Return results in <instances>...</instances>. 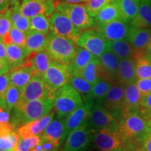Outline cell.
<instances>
[{"instance_id":"cell-28","label":"cell","mask_w":151,"mask_h":151,"mask_svg":"<svg viewBox=\"0 0 151 151\" xmlns=\"http://www.w3.org/2000/svg\"><path fill=\"white\" fill-rule=\"evenodd\" d=\"M96 23H104L117 19H121L120 11L115 0L105 6L94 17Z\"/></svg>"},{"instance_id":"cell-53","label":"cell","mask_w":151,"mask_h":151,"mask_svg":"<svg viewBox=\"0 0 151 151\" xmlns=\"http://www.w3.org/2000/svg\"><path fill=\"white\" fill-rule=\"evenodd\" d=\"M11 4L8 0H0V13L5 12L10 8Z\"/></svg>"},{"instance_id":"cell-50","label":"cell","mask_w":151,"mask_h":151,"mask_svg":"<svg viewBox=\"0 0 151 151\" xmlns=\"http://www.w3.org/2000/svg\"><path fill=\"white\" fill-rule=\"evenodd\" d=\"M0 59H1L9 64L6 53V45L4 43L2 38H0Z\"/></svg>"},{"instance_id":"cell-37","label":"cell","mask_w":151,"mask_h":151,"mask_svg":"<svg viewBox=\"0 0 151 151\" xmlns=\"http://www.w3.org/2000/svg\"><path fill=\"white\" fill-rule=\"evenodd\" d=\"M25 39L26 33L13 26L10 31L2 37V40L6 45L13 43L22 47L25 46Z\"/></svg>"},{"instance_id":"cell-35","label":"cell","mask_w":151,"mask_h":151,"mask_svg":"<svg viewBox=\"0 0 151 151\" xmlns=\"http://www.w3.org/2000/svg\"><path fill=\"white\" fill-rule=\"evenodd\" d=\"M135 60L137 78H151V56L150 55L146 52L141 54Z\"/></svg>"},{"instance_id":"cell-38","label":"cell","mask_w":151,"mask_h":151,"mask_svg":"<svg viewBox=\"0 0 151 151\" xmlns=\"http://www.w3.org/2000/svg\"><path fill=\"white\" fill-rule=\"evenodd\" d=\"M29 19V30H35L45 34L50 32V18L45 14L37 15Z\"/></svg>"},{"instance_id":"cell-42","label":"cell","mask_w":151,"mask_h":151,"mask_svg":"<svg viewBox=\"0 0 151 151\" xmlns=\"http://www.w3.org/2000/svg\"><path fill=\"white\" fill-rule=\"evenodd\" d=\"M113 0H88L85 4L89 14L94 18L97 13Z\"/></svg>"},{"instance_id":"cell-55","label":"cell","mask_w":151,"mask_h":151,"mask_svg":"<svg viewBox=\"0 0 151 151\" xmlns=\"http://www.w3.org/2000/svg\"><path fill=\"white\" fill-rule=\"evenodd\" d=\"M11 5H20L23 0H8Z\"/></svg>"},{"instance_id":"cell-17","label":"cell","mask_w":151,"mask_h":151,"mask_svg":"<svg viewBox=\"0 0 151 151\" xmlns=\"http://www.w3.org/2000/svg\"><path fill=\"white\" fill-rule=\"evenodd\" d=\"M141 98L142 96L136 82L124 86L123 104L120 111L121 117L130 113H139Z\"/></svg>"},{"instance_id":"cell-61","label":"cell","mask_w":151,"mask_h":151,"mask_svg":"<svg viewBox=\"0 0 151 151\" xmlns=\"http://www.w3.org/2000/svg\"><path fill=\"white\" fill-rule=\"evenodd\" d=\"M38 151H48V150H38Z\"/></svg>"},{"instance_id":"cell-19","label":"cell","mask_w":151,"mask_h":151,"mask_svg":"<svg viewBox=\"0 0 151 151\" xmlns=\"http://www.w3.org/2000/svg\"><path fill=\"white\" fill-rule=\"evenodd\" d=\"M151 37V28L132 25L127 40L139 54L146 53Z\"/></svg>"},{"instance_id":"cell-62","label":"cell","mask_w":151,"mask_h":151,"mask_svg":"<svg viewBox=\"0 0 151 151\" xmlns=\"http://www.w3.org/2000/svg\"><path fill=\"white\" fill-rule=\"evenodd\" d=\"M7 151H14L13 150H7Z\"/></svg>"},{"instance_id":"cell-11","label":"cell","mask_w":151,"mask_h":151,"mask_svg":"<svg viewBox=\"0 0 151 151\" xmlns=\"http://www.w3.org/2000/svg\"><path fill=\"white\" fill-rule=\"evenodd\" d=\"M92 141V132L87 122L68 134L63 150L88 151Z\"/></svg>"},{"instance_id":"cell-1","label":"cell","mask_w":151,"mask_h":151,"mask_svg":"<svg viewBox=\"0 0 151 151\" xmlns=\"http://www.w3.org/2000/svg\"><path fill=\"white\" fill-rule=\"evenodd\" d=\"M149 126L144 116L140 113H133L121 117L117 132L128 151L141 144L148 133Z\"/></svg>"},{"instance_id":"cell-27","label":"cell","mask_w":151,"mask_h":151,"mask_svg":"<svg viewBox=\"0 0 151 151\" xmlns=\"http://www.w3.org/2000/svg\"><path fill=\"white\" fill-rule=\"evenodd\" d=\"M6 53L9 65L14 69L23 65L30 52L24 47L12 43L6 45Z\"/></svg>"},{"instance_id":"cell-12","label":"cell","mask_w":151,"mask_h":151,"mask_svg":"<svg viewBox=\"0 0 151 151\" xmlns=\"http://www.w3.org/2000/svg\"><path fill=\"white\" fill-rule=\"evenodd\" d=\"M54 95L49 90L42 78L33 76L29 82L20 90V97L18 104L41 99H53Z\"/></svg>"},{"instance_id":"cell-43","label":"cell","mask_w":151,"mask_h":151,"mask_svg":"<svg viewBox=\"0 0 151 151\" xmlns=\"http://www.w3.org/2000/svg\"><path fill=\"white\" fill-rule=\"evenodd\" d=\"M12 27L9 9L5 12L0 13V38H2Z\"/></svg>"},{"instance_id":"cell-59","label":"cell","mask_w":151,"mask_h":151,"mask_svg":"<svg viewBox=\"0 0 151 151\" xmlns=\"http://www.w3.org/2000/svg\"><path fill=\"white\" fill-rule=\"evenodd\" d=\"M132 151H145L144 150H143V149H142V148H135V149H134Z\"/></svg>"},{"instance_id":"cell-51","label":"cell","mask_w":151,"mask_h":151,"mask_svg":"<svg viewBox=\"0 0 151 151\" xmlns=\"http://www.w3.org/2000/svg\"><path fill=\"white\" fill-rule=\"evenodd\" d=\"M9 120H10L9 112L0 105V122H9Z\"/></svg>"},{"instance_id":"cell-20","label":"cell","mask_w":151,"mask_h":151,"mask_svg":"<svg viewBox=\"0 0 151 151\" xmlns=\"http://www.w3.org/2000/svg\"><path fill=\"white\" fill-rule=\"evenodd\" d=\"M67 137L64 120L60 118L52 120L41 134V139L53 143L58 148Z\"/></svg>"},{"instance_id":"cell-45","label":"cell","mask_w":151,"mask_h":151,"mask_svg":"<svg viewBox=\"0 0 151 151\" xmlns=\"http://www.w3.org/2000/svg\"><path fill=\"white\" fill-rule=\"evenodd\" d=\"M139 113L146 118L151 115V93L141 98Z\"/></svg>"},{"instance_id":"cell-3","label":"cell","mask_w":151,"mask_h":151,"mask_svg":"<svg viewBox=\"0 0 151 151\" xmlns=\"http://www.w3.org/2000/svg\"><path fill=\"white\" fill-rule=\"evenodd\" d=\"M54 111L58 118H65L84 104L81 94L69 84H66L55 93Z\"/></svg>"},{"instance_id":"cell-33","label":"cell","mask_w":151,"mask_h":151,"mask_svg":"<svg viewBox=\"0 0 151 151\" xmlns=\"http://www.w3.org/2000/svg\"><path fill=\"white\" fill-rule=\"evenodd\" d=\"M13 27L26 33L29 30L30 19L27 18L20 11V5H12L9 8Z\"/></svg>"},{"instance_id":"cell-47","label":"cell","mask_w":151,"mask_h":151,"mask_svg":"<svg viewBox=\"0 0 151 151\" xmlns=\"http://www.w3.org/2000/svg\"><path fill=\"white\" fill-rule=\"evenodd\" d=\"M57 0H44L43 1V9H44V14L48 18L56 11Z\"/></svg>"},{"instance_id":"cell-57","label":"cell","mask_w":151,"mask_h":151,"mask_svg":"<svg viewBox=\"0 0 151 151\" xmlns=\"http://www.w3.org/2000/svg\"><path fill=\"white\" fill-rule=\"evenodd\" d=\"M146 119L147 120V122H148L149 127H151V115H150L148 117H147Z\"/></svg>"},{"instance_id":"cell-36","label":"cell","mask_w":151,"mask_h":151,"mask_svg":"<svg viewBox=\"0 0 151 151\" xmlns=\"http://www.w3.org/2000/svg\"><path fill=\"white\" fill-rule=\"evenodd\" d=\"M112 83L105 80H99L96 83L92 85L91 97L96 104H101L104 98L112 86Z\"/></svg>"},{"instance_id":"cell-41","label":"cell","mask_w":151,"mask_h":151,"mask_svg":"<svg viewBox=\"0 0 151 151\" xmlns=\"http://www.w3.org/2000/svg\"><path fill=\"white\" fill-rule=\"evenodd\" d=\"M20 139L18 134L14 132L9 134L0 136V151L13 150L18 144Z\"/></svg>"},{"instance_id":"cell-31","label":"cell","mask_w":151,"mask_h":151,"mask_svg":"<svg viewBox=\"0 0 151 151\" xmlns=\"http://www.w3.org/2000/svg\"><path fill=\"white\" fill-rule=\"evenodd\" d=\"M132 25L151 28V4L140 1L139 11L135 18L131 22Z\"/></svg>"},{"instance_id":"cell-18","label":"cell","mask_w":151,"mask_h":151,"mask_svg":"<svg viewBox=\"0 0 151 151\" xmlns=\"http://www.w3.org/2000/svg\"><path fill=\"white\" fill-rule=\"evenodd\" d=\"M55 113V112L52 111L42 118L21 125L17 129V133L22 139L34 136H41L46 127L52 120Z\"/></svg>"},{"instance_id":"cell-22","label":"cell","mask_w":151,"mask_h":151,"mask_svg":"<svg viewBox=\"0 0 151 151\" xmlns=\"http://www.w3.org/2000/svg\"><path fill=\"white\" fill-rule=\"evenodd\" d=\"M137 80L136 60L134 58H128L120 60L117 76V83L126 86L127 84L135 83Z\"/></svg>"},{"instance_id":"cell-30","label":"cell","mask_w":151,"mask_h":151,"mask_svg":"<svg viewBox=\"0 0 151 151\" xmlns=\"http://www.w3.org/2000/svg\"><path fill=\"white\" fill-rule=\"evenodd\" d=\"M68 84L72 86L81 94L83 101L92 99L91 97L92 85L83 77L78 75H71L68 80Z\"/></svg>"},{"instance_id":"cell-4","label":"cell","mask_w":151,"mask_h":151,"mask_svg":"<svg viewBox=\"0 0 151 151\" xmlns=\"http://www.w3.org/2000/svg\"><path fill=\"white\" fill-rule=\"evenodd\" d=\"M76 47V43L71 39L57 35L51 32L48 33L46 50L54 60L68 65L75 55Z\"/></svg>"},{"instance_id":"cell-9","label":"cell","mask_w":151,"mask_h":151,"mask_svg":"<svg viewBox=\"0 0 151 151\" xmlns=\"http://www.w3.org/2000/svg\"><path fill=\"white\" fill-rule=\"evenodd\" d=\"M50 32L71 39L76 43L82 30L76 27L66 15L55 11L50 18Z\"/></svg>"},{"instance_id":"cell-63","label":"cell","mask_w":151,"mask_h":151,"mask_svg":"<svg viewBox=\"0 0 151 151\" xmlns=\"http://www.w3.org/2000/svg\"><path fill=\"white\" fill-rule=\"evenodd\" d=\"M62 151H64V150H62Z\"/></svg>"},{"instance_id":"cell-5","label":"cell","mask_w":151,"mask_h":151,"mask_svg":"<svg viewBox=\"0 0 151 151\" xmlns=\"http://www.w3.org/2000/svg\"><path fill=\"white\" fill-rule=\"evenodd\" d=\"M56 11L66 15L76 27L81 30L88 29L96 24L94 18L87 10L85 3L72 4L58 1Z\"/></svg>"},{"instance_id":"cell-46","label":"cell","mask_w":151,"mask_h":151,"mask_svg":"<svg viewBox=\"0 0 151 151\" xmlns=\"http://www.w3.org/2000/svg\"><path fill=\"white\" fill-rule=\"evenodd\" d=\"M136 84L142 97H145L151 93V78L137 79Z\"/></svg>"},{"instance_id":"cell-6","label":"cell","mask_w":151,"mask_h":151,"mask_svg":"<svg viewBox=\"0 0 151 151\" xmlns=\"http://www.w3.org/2000/svg\"><path fill=\"white\" fill-rule=\"evenodd\" d=\"M131 27V22L117 19L104 23H96L93 29L107 41H113L127 39Z\"/></svg>"},{"instance_id":"cell-56","label":"cell","mask_w":151,"mask_h":151,"mask_svg":"<svg viewBox=\"0 0 151 151\" xmlns=\"http://www.w3.org/2000/svg\"><path fill=\"white\" fill-rule=\"evenodd\" d=\"M146 53H148L151 56V37L150 39V41H149V43H148V48H147V50H146Z\"/></svg>"},{"instance_id":"cell-58","label":"cell","mask_w":151,"mask_h":151,"mask_svg":"<svg viewBox=\"0 0 151 151\" xmlns=\"http://www.w3.org/2000/svg\"><path fill=\"white\" fill-rule=\"evenodd\" d=\"M137 1H139V2H140V1H144V2L150 4H151V0H137Z\"/></svg>"},{"instance_id":"cell-21","label":"cell","mask_w":151,"mask_h":151,"mask_svg":"<svg viewBox=\"0 0 151 151\" xmlns=\"http://www.w3.org/2000/svg\"><path fill=\"white\" fill-rule=\"evenodd\" d=\"M124 97V86L113 84L102 101V104L111 112L120 111Z\"/></svg>"},{"instance_id":"cell-60","label":"cell","mask_w":151,"mask_h":151,"mask_svg":"<svg viewBox=\"0 0 151 151\" xmlns=\"http://www.w3.org/2000/svg\"><path fill=\"white\" fill-rule=\"evenodd\" d=\"M117 151H128V150H127V149H122V150H119Z\"/></svg>"},{"instance_id":"cell-40","label":"cell","mask_w":151,"mask_h":151,"mask_svg":"<svg viewBox=\"0 0 151 151\" xmlns=\"http://www.w3.org/2000/svg\"><path fill=\"white\" fill-rule=\"evenodd\" d=\"M42 141L41 136H34L28 138H20L18 144L14 147V151H30L32 148Z\"/></svg>"},{"instance_id":"cell-48","label":"cell","mask_w":151,"mask_h":151,"mask_svg":"<svg viewBox=\"0 0 151 151\" xmlns=\"http://www.w3.org/2000/svg\"><path fill=\"white\" fill-rule=\"evenodd\" d=\"M14 127L10 122H0V136L9 134L12 133Z\"/></svg>"},{"instance_id":"cell-2","label":"cell","mask_w":151,"mask_h":151,"mask_svg":"<svg viewBox=\"0 0 151 151\" xmlns=\"http://www.w3.org/2000/svg\"><path fill=\"white\" fill-rule=\"evenodd\" d=\"M54 107L53 99H41L18 104L14 108L11 119L14 128L38 120L52 111Z\"/></svg>"},{"instance_id":"cell-16","label":"cell","mask_w":151,"mask_h":151,"mask_svg":"<svg viewBox=\"0 0 151 151\" xmlns=\"http://www.w3.org/2000/svg\"><path fill=\"white\" fill-rule=\"evenodd\" d=\"M53 59L46 50L33 52L29 54L24 65L29 67L33 76L43 78Z\"/></svg>"},{"instance_id":"cell-14","label":"cell","mask_w":151,"mask_h":151,"mask_svg":"<svg viewBox=\"0 0 151 151\" xmlns=\"http://www.w3.org/2000/svg\"><path fill=\"white\" fill-rule=\"evenodd\" d=\"M94 103V100L92 99L84 101L83 104L66 117L64 123L67 137L73 130L88 122Z\"/></svg>"},{"instance_id":"cell-24","label":"cell","mask_w":151,"mask_h":151,"mask_svg":"<svg viewBox=\"0 0 151 151\" xmlns=\"http://www.w3.org/2000/svg\"><path fill=\"white\" fill-rule=\"evenodd\" d=\"M48 43V34L35 30H29L26 32L25 48L30 53L46 50Z\"/></svg>"},{"instance_id":"cell-26","label":"cell","mask_w":151,"mask_h":151,"mask_svg":"<svg viewBox=\"0 0 151 151\" xmlns=\"http://www.w3.org/2000/svg\"><path fill=\"white\" fill-rule=\"evenodd\" d=\"M9 75L10 84L20 90H22L33 77L30 68L24 65L11 69Z\"/></svg>"},{"instance_id":"cell-44","label":"cell","mask_w":151,"mask_h":151,"mask_svg":"<svg viewBox=\"0 0 151 151\" xmlns=\"http://www.w3.org/2000/svg\"><path fill=\"white\" fill-rule=\"evenodd\" d=\"M10 85L9 73L0 74V105L4 108V99L6 93Z\"/></svg>"},{"instance_id":"cell-13","label":"cell","mask_w":151,"mask_h":151,"mask_svg":"<svg viewBox=\"0 0 151 151\" xmlns=\"http://www.w3.org/2000/svg\"><path fill=\"white\" fill-rule=\"evenodd\" d=\"M92 141L99 151H117L126 149L116 130L109 128L94 132Z\"/></svg>"},{"instance_id":"cell-32","label":"cell","mask_w":151,"mask_h":151,"mask_svg":"<svg viewBox=\"0 0 151 151\" xmlns=\"http://www.w3.org/2000/svg\"><path fill=\"white\" fill-rule=\"evenodd\" d=\"M101 67L99 58H94L86 66V67L79 73L78 76L83 77L90 84L94 85L100 80Z\"/></svg>"},{"instance_id":"cell-15","label":"cell","mask_w":151,"mask_h":151,"mask_svg":"<svg viewBox=\"0 0 151 151\" xmlns=\"http://www.w3.org/2000/svg\"><path fill=\"white\" fill-rule=\"evenodd\" d=\"M98 58L101 66L100 80H105L112 84H116L120 60L110 50L105 51Z\"/></svg>"},{"instance_id":"cell-25","label":"cell","mask_w":151,"mask_h":151,"mask_svg":"<svg viewBox=\"0 0 151 151\" xmlns=\"http://www.w3.org/2000/svg\"><path fill=\"white\" fill-rule=\"evenodd\" d=\"M108 50L113 52L120 60L128 58L136 59L140 55L127 39L109 41Z\"/></svg>"},{"instance_id":"cell-8","label":"cell","mask_w":151,"mask_h":151,"mask_svg":"<svg viewBox=\"0 0 151 151\" xmlns=\"http://www.w3.org/2000/svg\"><path fill=\"white\" fill-rule=\"evenodd\" d=\"M70 76L67 65L53 60L42 78L49 90L55 94L62 87L68 83Z\"/></svg>"},{"instance_id":"cell-49","label":"cell","mask_w":151,"mask_h":151,"mask_svg":"<svg viewBox=\"0 0 151 151\" xmlns=\"http://www.w3.org/2000/svg\"><path fill=\"white\" fill-rule=\"evenodd\" d=\"M141 146L145 151H151V127H149L148 133L143 139Z\"/></svg>"},{"instance_id":"cell-23","label":"cell","mask_w":151,"mask_h":151,"mask_svg":"<svg viewBox=\"0 0 151 151\" xmlns=\"http://www.w3.org/2000/svg\"><path fill=\"white\" fill-rule=\"evenodd\" d=\"M94 58H95V57L88 50L77 46L75 55L71 62L67 65L68 71L71 75H78Z\"/></svg>"},{"instance_id":"cell-54","label":"cell","mask_w":151,"mask_h":151,"mask_svg":"<svg viewBox=\"0 0 151 151\" xmlns=\"http://www.w3.org/2000/svg\"><path fill=\"white\" fill-rule=\"evenodd\" d=\"M61 1L67 3H72V4H79V3H86L88 0H60Z\"/></svg>"},{"instance_id":"cell-29","label":"cell","mask_w":151,"mask_h":151,"mask_svg":"<svg viewBox=\"0 0 151 151\" xmlns=\"http://www.w3.org/2000/svg\"><path fill=\"white\" fill-rule=\"evenodd\" d=\"M120 11L121 19L131 22L139 11V2L137 0H115Z\"/></svg>"},{"instance_id":"cell-52","label":"cell","mask_w":151,"mask_h":151,"mask_svg":"<svg viewBox=\"0 0 151 151\" xmlns=\"http://www.w3.org/2000/svg\"><path fill=\"white\" fill-rule=\"evenodd\" d=\"M11 67L7 62L0 59V74L6 73L10 71Z\"/></svg>"},{"instance_id":"cell-10","label":"cell","mask_w":151,"mask_h":151,"mask_svg":"<svg viewBox=\"0 0 151 151\" xmlns=\"http://www.w3.org/2000/svg\"><path fill=\"white\" fill-rule=\"evenodd\" d=\"M76 44L88 50L97 58L108 50L109 48V41L93 29H88L81 32Z\"/></svg>"},{"instance_id":"cell-39","label":"cell","mask_w":151,"mask_h":151,"mask_svg":"<svg viewBox=\"0 0 151 151\" xmlns=\"http://www.w3.org/2000/svg\"><path fill=\"white\" fill-rule=\"evenodd\" d=\"M20 90L13 85H9L4 99V109L9 112L16 107L20 101Z\"/></svg>"},{"instance_id":"cell-34","label":"cell","mask_w":151,"mask_h":151,"mask_svg":"<svg viewBox=\"0 0 151 151\" xmlns=\"http://www.w3.org/2000/svg\"><path fill=\"white\" fill-rule=\"evenodd\" d=\"M43 1L44 0H23L20 5V11L28 18L44 14Z\"/></svg>"},{"instance_id":"cell-7","label":"cell","mask_w":151,"mask_h":151,"mask_svg":"<svg viewBox=\"0 0 151 151\" xmlns=\"http://www.w3.org/2000/svg\"><path fill=\"white\" fill-rule=\"evenodd\" d=\"M119 121L115 118L108 109L101 104H96L92 107L89 119L88 120V127L92 132L101 129L109 128L117 131Z\"/></svg>"}]
</instances>
